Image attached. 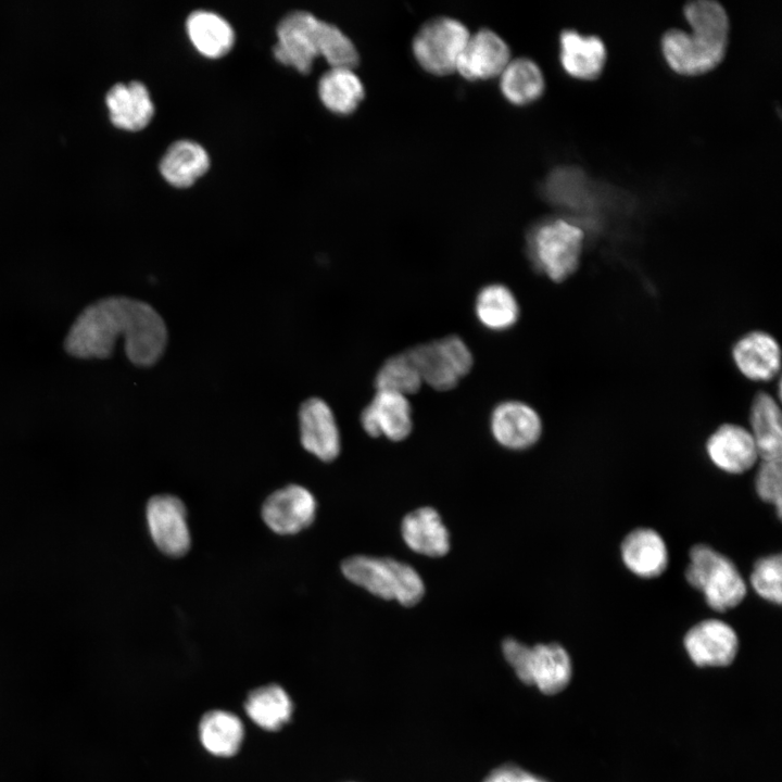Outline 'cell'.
Returning <instances> with one entry per match:
<instances>
[{
  "label": "cell",
  "mask_w": 782,
  "mask_h": 782,
  "mask_svg": "<svg viewBox=\"0 0 782 782\" xmlns=\"http://www.w3.org/2000/svg\"><path fill=\"white\" fill-rule=\"evenodd\" d=\"M162 316L147 302L113 295L87 305L64 338L65 352L79 360L111 357L118 339L127 358L136 366L154 365L167 344Z\"/></svg>",
  "instance_id": "obj_1"
},
{
  "label": "cell",
  "mask_w": 782,
  "mask_h": 782,
  "mask_svg": "<svg viewBox=\"0 0 782 782\" xmlns=\"http://www.w3.org/2000/svg\"><path fill=\"white\" fill-rule=\"evenodd\" d=\"M684 15L691 30L670 29L661 38L663 54L669 66L682 75H699L715 68L723 59L729 37V17L712 0L688 3Z\"/></svg>",
  "instance_id": "obj_2"
},
{
  "label": "cell",
  "mask_w": 782,
  "mask_h": 782,
  "mask_svg": "<svg viewBox=\"0 0 782 782\" xmlns=\"http://www.w3.org/2000/svg\"><path fill=\"white\" fill-rule=\"evenodd\" d=\"M277 38L273 49L276 59L304 74L318 54L332 67H354L358 63L352 40L336 25L306 11L285 15L277 25Z\"/></svg>",
  "instance_id": "obj_3"
},
{
  "label": "cell",
  "mask_w": 782,
  "mask_h": 782,
  "mask_svg": "<svg viewBox=\"0 0 782 782\" xmlns=\"http://www.w3.org/2000/svg\"><path fill=\"white\" fill-rule=\"evenodd\" d=\"M583 240V229L573 220L546 218L527 234V254L534 269L554 282H562L578 269Z\"/></svg>",
  "instance_id": "obj_4"
},
{
  "label": "cell",
  "mask_w": 782,
  "mask_h": 782,
  "mask_svg": "<svg viewBox=\"0 0 782 782\" xmlns=\"http://www.w3.org/2000/svg\"><path fill=\"white\" fill-rule=\"evenodd\" d=\"M341 570L351 582L384 600L404 606L417 604L425 592L422 580L409 565L392 558L357 555L346 558Z\"/></svg>",
  "instance_id": "obj_5"
},
{
  "label": "cell",
  "mask_w": 782,
  "mask_h": 782,
  "mask_svg": "<svg viewBox=\"0 0 782 782\" xmlns=\"http://www.w3.org/2000/svg\"><path fill=\"white\" fill-rule=\"evenodd\" d=\"M689 558L685 578L703 593L711 609L726 611L744 600L745 581L727 556L706 544H697L690 550Z\"/></svg>",
  "instance_id": "obj_6"
},
{
  "label": "cell",
  "mask_w": 782,
  "mask_h": 782,
  "mask_svg": "<svg viewBox=\"0 0 782 782\" xmlns=\"http://www.w3.org/2000/svg\"><path fill=\"white\" fill-rule=\"evenodd\" d=\"M503 654L520 681L553 695L563 691L572 676L567 651L557 643L529 647L514 639L503 642Z\"/></svg>",
  "instance_id": "obj_7"
},
{
  "label": "cell",
  "mask_w": 782,
  "mask_h": 782,
  "mask_svg": "<svg viewBox=\"0 0 782 782\" xmlns=\"http://www.w3.org/2000/svg\"><path fill=\"white\" fill-rule=\"evenodd\" d=\"M422 382L438 391L453 389L471 369L474 357L465 341L454 335L406 351Z\"/></svg>",
  "instance_id": "obj_8"
},
{
  "label": "cell",
  "mask_w": 782,
  "mask_h": 782,
  "mask_svg": "<svg viewBox=\"0 0 782 782\" xmlns=\"http://www.w3.org/2000/svg\"><path fill=\"white\" fill-rule=\"evenodd\" d=\"M469 36L461 21L450 16L433 17L415 35L413 53L426 71L437 75L449 74L455 71Z\"/></svg>",
  "instance_id": "obj_9"
},
{
  "label": "cell",
  "mask_w": 782,
  "mask_h": 782,
  "mask_svg": "<svg viewBox=\"0 0 782 782\" xmlns=\"http://www.w3.org/2000/svg\"><path fill=\"white\" fill-rule=\"evenodd\" d=\"M149 533L156 547L172 557L185 555L191 545L187 510L176 496L160 494L151 497L146 508Z\"/></svg>",
  "instance_id": "obj_10"
},
{
  "label": "cell",
  "mask_w": 782,
  "mask_h": 782,
  "mask_svg": "<svg viewBox=\"0 0 782 782\" xmlns=\"http://www.w3.org/2000/svg\"><path fill=\"white\" fill-rule=\"evenodd\" d=\"M683 645L696 666L724 667L730 665L737 654L739 638L727 622L706 619L685 633Z\"/></svg>",
  "instance_id": "obj_11"
},
{
  "label": "cell",
  "mask_w": 782,
  "mask_h": 782,
  "mask_svg": "<svg viewBox=\"0 0 782 782\" xmlns=\"http://www.w3.org/2000/svg\"><path fill=\"white\" fill-rule=\"evenodd\" d=\"M316 514V500L304 487L290 484L272 493L262 506L267 527L282 535L294 534L308 527Z\"/></svg>",
  "instance_id": "obj_12"
},
{
  "label": "cell",
  "mask_w": 782,
  "mask_h": 782,
  "mask_svg": "<svg viewBox=\"0 0 782 782\" xmlns=\"http://www.w3.org/2000/svg\"><path fill=\"white\" fill-rule=\"evenodd\" d=\"M490 429L499 444L509 450H525L538 442L542 420L529 404L508 400L499 403L490 416Z\"/></svg>",
  "instance_id": "obj_13"
},
{
  "label": "cell",
  "mask_w": 782,
  "mask_h": 782,
  "mask_svg": "<svg viewBox=\"0 0 782 782\" xmlns=\"http://www.w3.org/2000/svg\"><path fill=\"white\" fill-rule=\"evenodd\" d=\"M361 424L370 437L404 440L413 428L412 406L407 396L377 390L361 414Z\"/></svg>",
  "instance_id": "obj_14"
},
{
  "label": "cell",
  "mask_w": 782,
  "mask_h": 782,
  "mask_svg": "<svg viewBox=\"0 0 782 782\" xmlns=\"http://www.w3.org/2000/svg\"><path fill=\"white\" fill-rule=\"evenodd\" d=\"M302 446L324 462L340 453V432L330 406L319 398H310L299 409Z\"/></svg>",
  "instance_id": "obj_15"
},
{
  "label": "cell",
  "mask_w": 782,
  "mask_h": 782,
  "mask_svg": "<svg viewBox=\"0 0 782 782\" xmlns=\"http://www.w3.org/2000/svg\"><path fill=\"white\" fill-rule=\"evenodd\" d=\"M510 61L505 40L495 31L482 28L470 35L456 63L467 79H487L500 75Z\"/></svg>",
  "instance_id": "obj_16"
},
{
  "label": "cell",
  "mask_w": 782,
  "mask_h": 782,
  "mask_svg": "<svg viewBox=\"0 0 782 782\" xmlns=\"http://www.w3.org/2000/svg\"><path fill=\"white\" fill-rule=\"evenodd\" d=\"M706 453L716 467L734 475L749 470L759 458L749 430L735 424L719 426L706 442Z\"/></svg>",
  "instance_id": "obj_17"
},
{
  "label": "cell",
  "mask_w": 782,
  "mask_h": 782,
  "mask_svg": "<svg viewBox=\"0 0 782 782\" xmlns=\"http://www.w3.org/2000/svg\"><path fill=\"white\" fill-rule=\"evenodd\" d=\"M732 358L739 371L752 381H770L780 371V345L765 331L754 330L741 337L732 348Z\"/></svg>",
  "instance_id": "obj_18"
},
{
  "label": "cell",
  "mask_w": 782,
  "mask_h": 782,
  "mask_svg": "<svg viewBox=\"0 0 782 782\" xmlns=\"http://www.w3.org/2000/svg\"><path fill=\"white\" fill-rule=\"evenodd\" d=\"M620 554L632 573L646 579L660 576L669 560L664 539L649 528H638L628 533L620 545Z\"/></svg>",
  "instance_id": "obj_19"
},
{
  "label": "cell",
  "mask_w": 782,
  "mask_h": 782,
  "mask_svg": "<svg viewBox=\"0 0 782 782\" xmlns=\"http://www.w3.org/2000/svg\"><path fill=\"white\" fill-rule=\"evenodd\" d=\"M607 58L603 40L565 29L559 36V60L567 74L579 79H594L604 68Z\"/></svg>",
  "instance_id": "obj_20"
},
{
  "label": "cell",
  "mask_w": 782,
  "mask_h": 782,
  "mask_svg": "<svg viewBox=\"0 0 782 782\" xmlns=\"http://www.w3.org/2000/svg\"><path fill=\"white\" fill-rule=\"evenodd\" d=\"M105 101L112 123L119 128L139 130L154 114L149 90L138 80L115 84L108 91Z\"/></svg>",
  "instance_id": "obj_21"
},
{
  "label": "cell",
  "mask_w": 782,
  "mask_h": 782,
  "mask_svg": "<svg viewBox=\"0 0 782 782\" xmlns=\"http://www.w3.org/2000/svg\"><path fill=\"white\" fill-rule=\"evenodd\" d=\"M402 537L416 553L439 557L450 548V535L439 514L431 507H421L407 514L402 521Z\"/></svg>",
  "instance_id": "obj_22"
},
{
  "label": "cell",
  "mask_w": 782,
  "mask_h": 782,
  "mask_svg": "<svg viewBox=\"0 0 782 782\" xmlns=\"http://www.w3.org/2000/svg\"><path fill=\"white\" fill-rule=\"evenodd\" d=\"M752 437L762 461L781 459L782 416L780 405L772 395L759 392L749 412Z\"/></svg>",
  "instance_id": "obj_23"
},
{
  "label": "cell",
  "mask_w": 782,
  "mask_h": 782,
  "mask_svg": "<svg viewBox=\"0 0 782 782\" xmlns=\"http://www.w3.org/2000/svg\"><path fill=\"white\" fill-rule=\"evenodd\" d=\"M209 167L210 157L205 149L187 139L173 142L160 162L161 174L176 187L192 185Z\"/></svg>",
  "instance_id": "obj_24"
},
{
  "label": "cell",
  "mask_w": 782,
  "mask_h": 782,
  "mask_svg": "<svg viewBox=\"0 0 782 782\" xmlns=\"http://www.w3.org/2000/svg\"><path fill=\"white\" fill-rule=\"evenodd\" d=\"M520 308L513 291L503 283H489L476 295L475 315L485 329L505 331L518 320Z\"/></svg>",
  "instance_id": "obj_25"
},
{
  "label": "cell",
  "mask_w": 782,
  "mask_h": 782,
  "mask_svg": "<svg viewBox=\"0 0 782 782\" xmlns=\"http://www.w3.org/2000/svg\"><path fill=\"white\" fill-rule=\"evenodd\" d=\"M186 27L192 43L206 56H222L234 46L235 31L217 13L195 10L189 14Z\"/></svg>",
  "instance_id": "obj_26"
},
{
  "label": "cell",
  "mask_w": 782,
  "mask_h": 782,
  "mask_svg": "<svg viewBox=\"0 0 782 782\" xmlns=\"http://www.w3.org/2000/svg\"><path fill=\"white\" fill-rule=\"evenodd\" d=\"M323 103L339 114L352 113L364 98V85L349 67H331L318 81Z\"/></svg>",
  "instance_id": "obj_27"
},
{
  "label": "cell",
  "mask_w": 782,
  "mask_h": 782,
  "mask_svg": "<svg viewBox=\"0 0 782 782\" xmlns=\"http://www.w3.org/2000/svg\"><path fill=\"white\" fill-rule=\"evenodd\" d=\"M545 81L540 66L529 58L510 60L500 74V88L512 103L522 105L537 100Z\"/></svg>",
  "instance_id": "obj_28"
},
{
  "label": "cell",
  "mask_w": 782,
  "mask_h": 782,
  "mask_svg": "<svg viewBox=\"0 0 782 782\" xmlns=\"http://www.w3.org/2000/svg\"><path fill=\"white\" fill-rule=\"evenodd\" d=\"M200 739L211 754L229 757L235 755L243 740V726L234 714L225 710L206 712L199 727Z\"/></svg>",
  "instance_id": "obj_29"
},
{
  "label": "cell",
  "mask_w": 782,
  "mask_h": 782,
  "mask_svg": "<svg viewBox=\"0 0 782 782\" xmlns=\"http://www.w3.org/2000/svg\"><path fill=\"white\" fill-rule=\"evenodd\" d=\"M248 716L265 730H278L291 717L292 702L287 692L277 684H268L252 691L244 704Z\"/></svg>",
  "instance_id": "obj_30"
},
{
  "label": "cell",
  "mask_w": 782,
  "mask_h": 782,
  "mask_svg": "<svg viewBox=\"0 0 782 782\" xmlns=\"http://www.w3.org/2000/svg\"><path fill=\"white\" fill-rule=\"evenodd\" d=\"M422 383L419 371L407 352L384 361L375 377L376 390L405 396L416 393Z\"/></svg>",
  "instance_id": "obj_31"
},
{
  "label": "cell",
  "mask_w": 782,
  "mask_h": 782,
  "mask_svg": "<svg viewBox=\"0 0 782 782\" xmlns=\"http://www.w3.org/2000/svg\"><path fill=\"white\" fill-rule=\"evenodd\" d=\"M582 174L576 168L558 167L545 179L543 192L555 205L578 209L582 205Z\"/></svg>",
  "instance_id": "obj_32"
},
{
  "label": "cell",
  "mask_w": 782,
  "mask_h": 782,
  "mask_svg": "<svg viewBox=\"0 0 782 782\" xmlns=\"http://www.w3.org/2000/svg\"><path fill=\"white\" fill-rule=\"evenodd\" d=\"M782 557L772 554L759 558L751 575V585L764 600L781 604L782 601Z\"/></svg>",
  "instance_id": "obj_33"
},
{
  "label": "cell",
  "mask_w": 782,
  "mask_h": 782,
  "mask_svg": "<svg viewBox=\"0 0 782 782\" xmlns=\"http://www.w3.org/2000/svg\"><path fill=\"white\" fill-rule=\"evenodd\" d=\"M781 459L762 461L756 475V492L758 496L775 507L778 517L782 513V478Z\"/></svg>",
  "instance_id": "obj_34"
},
{
  "label": "cell",
  "mask_w": 782,
  "mask_h": 782,
  "mask_svg": "<svg viewBox=\"0 0 782 782\" xmlns=\"http://www.w3.org/2000/svg\"><path fill=\"white\" fill-rule=\"evenodd\" d=\"M483 782H547L524 769L505 765L493 770Z\"/></svg>",
  "instance_id": "obj_35"
}]
</instances>
